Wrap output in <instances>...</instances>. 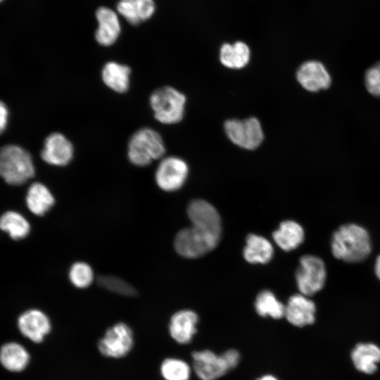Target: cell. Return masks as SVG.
Wrapping results in <instances>:
<instances>
[{
	"label": "cell",
	"instance_id": "19",
	"mask_svg": "<svg viewBox=\"0 0 380 380\" xmlns=\"http://www.w3.org/2000/svg\"><path fill=\"white\" fill-rule=\"evenodd\" d=\"M130 68L115 61L106 63L101 70L103 83L117 93L126 92L129 87Z\"/></svg>",
	"mask_w": 380,
	"mask_h": 380
},
{
	"label": "cell",
	"instance_id": "2",
	"mask_svg": "<svg viewBox=\"0 0 380 380\" xmlns=\"http://www.w3.org/2000/svg\"><path fill=\"white\" fill-rule=\"evenodd\" d=\"M331 247L335 258L348 262H360L371 252L369 234L355 224L340 227L331 237Z\"/></svg>",
	"mask_w": 380,
	"mask_h": 380
},
{
	"label": "cell",
	"instance_id": "12",
	"mask_svg": "<svg viewBox=\"0 0 380 380\" xmlns=\"http://www.w3.org/2000/svg\"><path fill=\"white\" fill-rule=\"evenodd\" d=\"M73 155L72 144L60 132H53L45 139L41 152L42 160L55 166L68 165L72 160Z\"/></svg>",
	"mask_w": 380,
	"mask_h": 380
},
{
	"label": "cell",
	"instance_id": "27",
	"mask_svg": "<svg viewBox=\"0 0 380 380\" xmlns=\"http://www.w3.org/2000/svg\"><path fill=\"white\" fill-rule=\"evenodd\" d=\"M160 372L165 380H189L191 376L189 365L183 360L175 357L165 359Z\"/></svg>",
	"mask_w": 380,
	"mask_h": 380
},
{
	"label": "cell",
	"instance_id": "22",
	"mask_svg": "<svg viewBox=\"0 0 380 380\" xmlns=\"http://www.w3.org/2000/svg\"><path fill=\"white\" fill-rule=\"evenodd\" d=\"M251 58V51L243 42L238 41L234 44L224 43L220 49L221 63L230 69L244 68Z\"/></svg>",
	"mask_w": 380,
	"mask_h": 380
},
{
	"label": "cell",
	"instance_id": "25",
	"mask_svg": "<svg viewBox=\"0 0 380 380\" xmlns=\"http://www.w3.org/2000/svg\"><path fill=\"white\" fill-rule=\"evenodd\" d=\"M0 229L6 232L11 239L20 240L29 234L30 224L20 213L8 210L0 217Z\"/></svg>",
	"mask_w": 380,
	"mask_h": 380
},
{
	"label": "cell",
	"instance_id": "17",
	"mask_svg": "<svg viewBox=\"0 0 380 380\" xmlns=\"http://www.w3.org/2000/svg\"><path fill=\"white\" fill-rule=\"evenodd\" d=\"M116 7L118 13L133 25L148 20L156 10L153 0H120Z\"/></svg>",
	"mask_w": 380,
	"mask_h": 380
},
{
	"label": "cell",
	"instance_id": "33",
	"mask_svg": "<svg viewBox=\"0 0 380 380\" xmlns=\"http://www.w3.org/2000/svg\"><path fill=\"white\" fill-rule=\"evenodd\" d=\"M375 272L377 277L380 279V255L378 256L376 260Z\"/></svg>",
	"mask_w": 380,
	"mask_h": 380
},
{
	"label": "cell",
	"instance_id": "32",
	"mask_svg": "<svg viewBox=\"0 0 380 380\" xmlns=\"http://www.w3.org/2000/svg\"><path fill=\"white\" fill-rule=\"evenodd\" d=\"M8 120V110L6 104L0 101V134L6 128Z\"/></svg>",
	"mask_w": 380,
	"mask_h": 380
},
{
	"label": "cell",
	"instance_id": "13",
	"mask_svg": "<svg viewBox=\"0 0 380 380\" xmlns=\"http://www.w3.org/2000/svg\"><path fill=\"white\" fill-rule=\"evenodd\" d=\"M192 360L194 370L201 380H217L229 370L222 355L209 350L194 352Z\"/></svg>",
	"mask_w": 380,
	"mask_h": 380
},
{
	"label": "cell",
	"instance_id": "8",
	"mask_svg": "<svg viewBox=\"0 0 380 380\" xmlns=\"http://www.w3.org/2000/svg\"><path fill=\"white\" fill-rule=\"evenodd\" d=\"M132 329L124 322H118L107 329L98 343L99 353L110 358L125 357L134 346Z\"/></svg>",
	"mask_w": 380,
	"mask_h": 380
},
{
	"label": "cell",
	"instance_id": "6",
	"mask_svg": "<svg viewBox=\"0 0 380 380\" xmlns=\"http://www.w3.org/2000/svg\"><path fill=\"white\" fill-rule=\"evenodd\" d=\"M224 128L229 140L244 149L257 148L264 139L261 124L254 117L243 120H228L224 122Z\"/></svg>",
	"mask_w": 380,
	"mask_h": 380
},
{
	"label": "cell",
	"instance_id": "21",
	"mask_svg": "<svg viewBox=\"0 0 380 380\" xmlns=\"http://www.w3.org/2000/svg\"><path fill=\"white\" fill-rule=\"evenodd\" d=\"M25 201L32 213L42 216L53 207L55 199L48 187L42 183L34 182L27 189Z\"/></svg>",
	"mask_w": 380,
	"mask_h": 380
},
{
	"label": "cell",
	"instance_id": "5",
	"mask_svg": "<svg viewBox=\"0 0 380 380\" xmlns=\"http://www.w3.org/2000/svg\"><path fill=\"white\" fill-rule=\"evenodd\" d=\"M186 101L184 94L168 86L156 89L149 99L154 118L165 125L177 124L182 120Z\"/></svg>",
	"mask_w": 380,
	"mask_h": 380
},
{
	"label": "cell",
	"instance_id": "10",
	"mask_svg": "<svg viewBox=\"0 0 380 380\" xmlns=\"http://www.w3.org/2000/svg\"><path fill=\"white\" fill-rule=\"evenodd\" d=\"M296 79L303 89L310 92L325 90L331 84V76L327 68L315 60L302 63L297 70Z\"/></svg>",
	"mask_w": 380,
	"mask_h": 380
},
{
	"label": "cell",
	"instance_id": "11",
	"mask_svg": "<svg viewBox=\"0 0 380 380\" xmlns=\"http://www.w3.org/2000/svg\"><path fill=\"white\" fill-rule=\"evenodd\" d=\"M20 332L30 341L39 343L42 342L51 330L49 317L42 310L30 309L18 318Z\"/></svg>",
	"mask_w": 380,
	"mask_h": 380
},
{
	"label": "cell",
	"instance_id": "35",
	"mask_svg": "<svg viewBox=\"0 0 380 380\" xmlns=\"http://www.w3.org/2000/svg\"><path fill=\"white\" fill-rule=\"evenodd\" d=\"M3 0H0V2L2 1Z\"/></svg>",
	"mask_w": 380,
	"mask_h": 380
},
{
	"label": "cell",
	"instance_id": "4",
	"mask_svg": "<svg viewBox=\"0 0 380 380\" xmlns=\"http://www.w3.org/2000/svg\"><path fill=\"white\" fill-rule=\"evenodd\" d=\"M165 147L161 135L150 127H143L131 137L127 157L134 165L144 167L163 158Z\"/></svg>",
	"mask_w": 380,
	"mask_h": 380
},
{
	"label": "cell",
	"instance_id": "7",
	"mask_svg": "<svg viewBox=\"0 0 380 380\" xmlns=\"http://www.w3.org/2000/svg\"><path fill=\"white\" fill-rule=\"evenodd\" d=\"M296 277L301 294L314 295L324 285L326 269L323 260L315 255H303L300 259Z\"/></svg>",
	"mask_w": 380,
	"mask_h": 380
},
{
	"label": "cell",
	"instance_id": "16",
	"mask_svg": "<svg viewBox=\"0 0 380 380\" xmlns=\"http://www.w3.org/2000/svg\"><path fill=\"white\" fill-rule=\"evenodd\" d=\"M198 316L195 312L182 310L175 312L169 323V333L172 338L179 344L190 343L196 332Z\"/></svg>",
	"mask_w": 380,
	"mask_h": 380
},
{
	"label": "cell",
	"instance_id": "23",
	"mask_svg": "<svg viewBox=\"0 0 380 380\" xmlns=\"http://www.w3.org/2000/svg\"><path fill=\"white\" fill-rule=\"evenodd\" d=\"M273 253L272 243L265 237L253 234L247 236L243 257L248 262L267 263L271 260Z\"/></svg>",
	"mask_w": 380,
	"mask_h": 380
},
{
	"label": "cell",
	"instance_id": "3",
	"mask_svg": "<svg viewBox=\"0 0 380 380\" xmlns=\"http://www.w3.org/2000/svg\"><path fill=\"white\" fill-rule=\"evenodd\" d=\"M34 173L32 156L25 148L14 144L0 148V177L7 184L22 185L32 178Z\"/></svg>",
	"mask_w": 380,
	"mask_h": 380
},
{
	"label": "cell",
	"instance_id": "14",
	"mask_svg": "<svg viewBox=\"0 0 380 380\" xmlns=\"http://www.w3.org/2000/svg\"><path fill=\"white\" fill-rule=\"evenodd\" d=\"M314 302L301 293L291 296L285 305L284 317L293 326L303 327L312 324L315 320Z\"/></svg>",
	"mask_w": 380,
	"mask_h": 380
},
{
	"label": "cell",
	"instance_id": "18",
	"mask_svg": "<svg viewBox=\"0 0 380 380\" xmlns=\"http://www.w3.org/2000/svg\"><path fill=\"white\" fill-rule=\"evenodd\" d=\"M351 360L360 372L373 374L380 362V348L372 343H360L353 349Z\"/></svg>",
	"mask_w": 380,
	"mask_h": 380
},
{
	"label": "cell",
	"instance_id": "26",
	"mask_svg": "<svg viewBox=\"0 0 380 380\" xmlns=\"http://www.w3.org/2000/svg\"><path fill=\"white\" fill-rule=\"evenodd\" d=\"M255 308L257 313L262 317L270 316L274 319L284 317L285 305L268 290L262 291L258 295Z\"/></svg>",
	"mask_w": 380,
	"mask_h": 380
},
{
	"label": "cell",
	"instance_id": "34",
	"mask_svg": "<svg viewBox=\"0 0 380 380\" xmlns=\"http://www.w3.org/2000/svg\"><path fill=\"white\" fill-rule=\"evenodd\" d=\"M256 380H279V379L273 375L266 374L257 379Z\"/></svg>",
	"mask_w": 380,
	"mask_h": 380
},
{
	"label": "cell",
	"instance_id": "15",
	"mask_svg": "<svg viewBox=\"0 0 380 380\" xmlns=\"http://www.w3.org/2000/svg\"><path fill=\"white\" fill-rule=\"evenodd\" d=\"M98 27L95 39L101 46H109L118 39L121 32V25L118 14L107 7H100L96 11Z\"/></svg>",
	"mask_w": 380,
	"mask_h": 380
},
{
	"label": "cell",
	"instance_id": "31",
	"mask_svg": "<svg viewBox=\"0 0 380 380\" xmlns=\"http://www.w3.org/2000/svg\"><path fill=\"white\" fill-rule=\"evenodd\" d=\"M222 356L229 369L234 368L239 362L240 354L234 349L225 351Z\"/></svg>",
	"mask_w": 380,
	"mask_h": 380
},
{
	"label": "cell",
	"instance_id": "29",
	"mask_svg": "<svg viewBox=\"0 0 380 380\" xmlns=\"http://www.w3.org/2000/svg\"><path fill=\"white\" fill-rule=\"evenodd\" d=\"M69 279L75 286L80 289L87 288L94 280V272L87 263L77 262L70 269Z\"/></svg>",
	"mask_w": 380,
	"mask_h": 380
},
{
	"label": "cell",
	"instance_id": "30",
	"mask_svg": "<svg viewBox=\"0 0 380 380\" xmlns=\"http://www.w3.org/2000/svg\"><path fill=\"white\" fill-rule=\"evenodd\" d=\"M364 82L366 89L370 94L380 98V61L366 70Z\"/></svg>",
	"mask_w": 380,
	"mask_h": 380
},
{
	"label": "cell",
	"instance_id": "24",
	"mask_svg": "<svg viewBox=\"0 0 380 380\" xmlns=\"http://www.w3.org/2000/svg\"><path fill=\"white\" fill-rule=\"evenodd\" d=\"M275 243L284 251L296 248L304 240V231L297 222L291 220L282 222L279 228L272 234Z\"/></svg>",
	"mask_w": 380,
	"mask_h": 380
},
{
	"label": "cell",
	"instance_id": "9",
	"mask_svg": "<svg viewBox=\"0 0 380 380\" xmlns=\"http://www.w3.org/2000/svg\"><path fill=\"white\" fill-rule=\"evenodd\" d=\"M189 173L186 163L176 156L161 158L155 173V179L160 189L174 191L182 186Z\"/></svg>",
	"mask_w": 380,
	"mask_h": 380
},
{
	"label": "cell",
	"instance_id": "20",
	"mask_svg": "<svg viewBox=\"0 0 380 380\" xmlns=\"http://www.w3.org/2000/svg\"><path fill=\"white\" fill-rule=\"evenodd\" d=\"M30 360L28 351L19 343L8 342L0 348V363L10 372H20L24 370Z\"/></svg>",
	"mask_w": 380,
	"mask_h": 380
},
{
	"label": "cell",
	"instance_id": "1",
	"mask_svg": "<svg viewBox=\"0 0 380 380\" xmlns=\"http://www.w3.org/2000/svg\"><path fill=\"white\" fill-rule=\"evenodd\" d=\"M187 214L192 225L176 234L175 248L187 258L201 257L213 251L220 240V217L213 205L199 199L190 202Z\"/></svg>",
	"mask_w": 380,
	"mask_h": 380
},
{
	"label": "cell",
	"instance_id": "28",
	"mask_svg": "<svg viewBox=\"0 0 380 380\" xmlns=\"http://www.w3.org/2000/svg\"><path fill=\"white\" fill-rule=\"evenodd\" d=\"M97 282L101 287L120 295L134 296L137 294V291L133 286L115 276H100L97 279Z\"/></svg>",
	"mask_w": 380,
	"mask_h": 380
}]
</instances>
